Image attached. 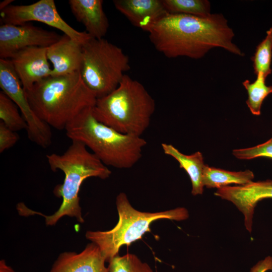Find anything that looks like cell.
I'll return each instance as SVG.
<instances>
[{"instance_id": "1", "label": "cell", "mask_w": 272, "mask_h": 272, "mask_svg": "<svg viewBox=\"0 0 272 272\" xmlns=\"http://www.w3.org/2000/svg\"><path fill=\"white\" fill-rule=\"evenodd\" d=\"M147 32L156 49L168 58L199 59L215 47L244 55L233 42L234 33L222 14L201 17L168 13Z\"/></svg>"}, {"instance_id": "2", "label": "cell", "mask_w": 272, "mask_h": 272, "mask_svg": "<svg viewBox=\"0 0 272 272\" xmlns=\"http://www.w3.org/2000/svg\"><path fill=\"white\" fill-rule=\"evenodd\" d=\"M24 91L36 115L59 130L65 129L81 112L93 107L97 100L83 82L80 72L49 76Z\"/></svg>"}, {"instance_id": "3", "label": "cell", "mask_w": 272, "mask_h": 272, "mask_svg": "<svg viewBox=\"0 0 272 272\" xmlns=\"http://www.w3.org/2000/svg\"><path fill=\"white\" fill-rule=\"evenodd\" d=\"M72 144L62 154L53 153L46 155L50 169L53 171H61L64 174L63 183L57 185L54 194L62 199L58 210L50 216L40 213L24 212L23 215H40L44 217L47 225L52 226L62 217H75L80 223L84 222L80 206L79 193L83 182L90 177L102 179L108 178L111 174L108 166L104 164L86 146L78 141Z\"/></svg>"}, {"instance_id": "4", "label": "cell", "mask_w": 272, "mask_h": 272, "mask_svg": "<svg viewBox=\"0 0 272 272\" xmlns=\"http://www.w3.org/2000/svg\"><path fill=\"white\" fill-rule=\"evenodd\" d=\"M66 136L92 151L107 166L133 167L142 156L146 141L141 137L121 133L98 121L93 107L85 109L65 127Z\"/></svg>"}, {"instance_id": "5", "label": "cell", "mask_w": 272, "mask_h": 272, "mask_svg": "<svg viewBox=\"0 0 272 272\" xmlns=\"http://www.w3.org/2000/svg\"><path fill=\"white\" fill-rule=\"evenodd\" d=\"M155 107L154 98L145 87L125 75L114 91L97 99L93 113L98 121L121 133L141 137Z\"/></svg>"}, {"instance_id": "6", "label": "cell", "mask_w": 272, "mask_h": 272, "mask_svg": "<svg viewBox=\"0 0 272 272\" xmlns=\"http://www.w3.org/2000/svg\"><path fill=\"white\" fill-rule=\"evenodd\" d=\"M116 205L118 221L114 228L104 231H88L86 233L87 239L99 247L108 262L118 254L122 246L129 245L150 231L152 222L163 219L180 221L189 217L187 209L181 207L156 213L139 211L132 207L124 192L117 196Z\"/></svg>"}, {"instance_id": "7", "label": "cell", "mask_w": 272, "mask_h": 272, "mask_svg": "<svg viewBox=\"0 0 272 272\" xmlns=\"http://www.w3.org/2000/svg\"><path fill=\"white\" fill-rule=\"evenodd\" d=\"M130 69L122 49L103 38H91L82 45L80 73L87 87L97 98L110 94Z\"/></svg>"}, {"instance_id": "8", "label": "cell", "mask_w": 272, "mask_h": 272, "mask_svg": "<svg viewBox=\"0 0 272 272\" xmlns=\"http://www.w3.org/2000/svg\"><path fill=\"white\" fill-rule=\"evenodd\" d=\"M0 87L18 107L27 125L28 137L43 148L52 143L50 126L40 119L32 109L21 81L9 59L0 58Z\"/></svg>"}, {"instance_id": "9", "label": "cell", "mask_w": 272, "mask_h": 272, "mask_svg": "<svg viewBox=\"0 0 272 272\" xmlns=\"http://www.w3.org/2000/svg\"><path fill=\"white\" fill-rule=\"evenodd\" d=\"M2 24L19 25L37 21L59 30L72 39L83 45L91 37L69 25L58 14L53 0H40L28 5H10L1 11Z\"/></svg>"}, {"instance_id": "10", "label": "cell", "mask_w": 272, "mask_h": 272, "mask_svg": "<svg viewBox=\"0 0 272 272\" xmlns=\"http://www.w3.org/2000/svg\"><path fill=\"white\" fill-rule=\"evenodd\" d=\"M61 37L55 32L29 23L19 25L2 24L0 26V58L9 59L15 52L28 47H48Z\"/></svg>"}, {"instance_id": "11", "label": "cell", "mask_w": 272, "mask_h": 272, "mask_svg": "<svg viewBox=\"0 0 272 272\" xmlns=\"http://www.w3.org/2000/svg\"><path fill=\"white\" fill-rule=\"evenodd\" d=\"M214 194L237 207L244 216L246 229L251 233L255 207L261 200L272 198V180L223 187L217 189Z\"/></svg>"}, {"instance_id": "12", "label": "cell", "mask_w": 272, "mask_h": 272, "mask_svg": "<svg viewBox=\"0 0 272 272\" xmlns=\"http://www.w3.org/2000/svg\"><path fill=\"white\" fill-rule=\"evenodd\" d=\"M47 48L28 47L14 53L9 59L19 77L24 91L50 76L52 68L47 56Z\"/></svg>"}, {"instance_id": "13", "label": "cell", "mask_w": 272, "mask_h": 272, "mask_svg": "<svg viewBox=\"0 0 272 272\" xmlns=\"http://www.w3.org/2000/svg\"><path fill=\"white\" fill-rule=\"evenodd\" d=\"M106 261L99 247L92 242L80 253H61L49 272H109Z\"/></svg>"}, {"instance_id": "14", "label": "cell", "mask_w": 272, "mask_h": 272, "mask_svg": "<svg viewBox=\"0 0 272 272\" xmlns=\"http://www.w3.org/2000/svg\"><path fill=\"white\" fill-rule=\"evenodd\" d=\"M82 44L63 34L47 48V56L52 63L50 76L58 77L79 72L82 60Z\"/></svg>"}, {"instance_id": "15", "label": "cell", "mask_w": 272, "mask_h": 272, "mask_svg": "<svg viewBox=\"0 0 272 272\" xmlns=\"http://www.w3.org/2000/svg\"><path fill=\"white\" fill-rule=\"evenodd\" d=\"M113 3L133 25L146 32L168 14L163 0H114Z\"/></svg>"}, {"instance_id": "16", "label": "cell", "mask_w": 272, "mask_h": 272, "mask_svg": "<svg viewBox=\"0 0 272 272\" xmlns=\"http://www.w3.org/2000/svg\"><path fill=\"white\" fill-rule=\"evenodd\" d=\"M103 3L102 0L69 1L72 14L92 38H103L108 31L109 22Z\"/></svg>"}, {"instance_id": "17", "label": "cell", "mask_w": 272, "mask_h": 272, "mask_svg": "<svg viewBox=\"0 0 272 272\" xmlns=\"http://www.w3.org/2000/svg\"><path fill=\"white\" fill-rule=\"evenodd\" d=\"M161 146L164 153L175 159L180 168L183 169L188 175L192 185V194H201L204 187L203 175L206 165L202 153L197 151L188 155L181 153L172 144L162 143Z\"/></svg>"}, {"instance_id": "18", "label": "cell", "mask_w": 272, "mask_h": 272, "mask_svg": "<svg viewBox=\"0 0 272 272\" xmlns=\"http://www.w3.org/2000/svg\"><path fill=\"white\" fill-rule=\"evenodd\" d=\"M254 178V173L250 170L230 171L210 167L206 164L203 175V184L207 188L218 189L232 184L245 185L252 182Z\"/></svg>"}, {"instance_id": "19", "label": "cell", "mask_w": 272, "mask_h": 272, "mask_svg": "<svg viewBox=\"0 0 272 272\" xmlns=\"http://www.w3.org/2000/svg\"><path fill=\"white\" fill-rule=\"evenodd\" d=\"M266 78L262 74L256 75V80L251 83L248 80L242 82V85L247 90L248 99L246 104L251 113L254 115H259L263 100L272 93V86L265 84Z\"/></svg>"}, {"instance_id": "20", "label": "cell", "mask_w": 272, "mask_h": 272, "mask_svg": "<svg viewBox=\"0 0 272 272\" xmlns=\"http://www.w3.org/2000/svg\"><path fill=\"white\" fill-rule=\"evenodd\" d=\"M163 3L169 14L201 17L211 15V4L208 0H163Z\"/></svg>"}, {"instance_id": "21", "label": "cell", "mask_w": 272, "mask_h": 272, "mask_svg": "<svg viewBox=\"0 0 272 272\" xmlns=\"http://www.w3.org/2000/svg\"><path fill=\"white\" fill-rule=\"evenodd\" d=\"M272 27L266 32V36L257 46L255 53L251 57L254 74L260 73L265 78L272 72Z\"/></svg>"}, {"instance_id": "22", "label": "cell", "mask_w": 272, "mask_h": 272, "mask_svg": "<svg viewBox=\"0 0 272 272\" xmlns=\"http://www.w3.org/2000/svg\"><path fill=\"white\" fill-rule=\"evenodd\" d=\"M0 119L14 131L27 129V125L17 105L3 91L0 92Z\"/></svg>"}, {"instance_id": "23", "label": "cell", "mask_w": 272, "mask_h": 272, "mask_svg": "<svg viewBox=\"0 0 272 272\" xmlns=\"http://www.w3.org/2000/svg\"><path fill=\"white\" fill-rule=\"evenodd\" d=\"M108 262L109 272H154L147 263L134 254H118Z\"/></svg>"}, {"instance_id": "24", "label": "cell", "mask_w": 272, "mask_h": 272, "mask_svg": "<svg viewBox=\"0 0 272 272\" xmlns=\"http://www.w3.org/2000/svg\"><path fill=\"white\" fill-rule=\"evenodd\" d=\"M232 154L236 158L241 160H250L257 157L272 159V138L253 147L234 149Z\"/></svg>"}, {"instance_id": "25", "label": "cell", "mask_w": 272, "mask_h": 272, "mask_svg": "<svg viewBox=\"0 0 272 272\" xmlns=\"http://www.w3.org/2000/svg\"><path fill=\"white\" fill-rule=\"evenodd\" d=\"M19 140L17 132L8 127L2 121H0V153L14 146Z\"/></svg>"}, {"instance_id": "26", "label": "cell", "mask_w": 272, "mask_h": 272, "mask_svg": "<svg viewBox=\"0 0 272 272\" xmlns=\"http://www.w3.org/2000/svg\"><path fill=\"white\" fill-rule=\"evenodd\" d=\"M272 271V257L268 256L257 262L250 269L249 272H266Z\"/></svg>"}, {"instance_id": "27", "label": "cell", "mask_w": 272, "mask_h": 272, "mask_svg": "<svg viewBox=\"0 0 272 272\" xmlns=\"http://www.w3.org/2000/svg\"><path fill=\"white\" fill-rule=\"evenodd\" d=\"M0 272L15 271L11 267L8 266L4 260H2L0 262Z\"/></svg>"}, {"instance_id": "28", "label": "cell", "mask_w": 272, "mask_h": 272, "mask_svg": "<svg viewBox=\"0 0 272 272\" xmlns=\"http://www.w3.org/2000/svg\"><path fill=\"white\" fill-rule=\"evenodd\" d=\"M14 2V0H5L0 3V10H3L5 9L6 7L10 6L11 3Z\"/></svg>"}]
</instances>
